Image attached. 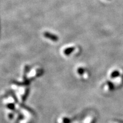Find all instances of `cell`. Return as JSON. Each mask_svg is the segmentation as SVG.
Listing matches in <instances>:
<instances>
[{"instance_id": "1", "label": "cell", "mask_w": 123, "mask_h": 123, "mask_svg": "<svg viewBox=\"0 0 123 123\" xmlns=\"http://www.w3.org/2000/svg\"><path fill=\"white\" fill-rule=\"evenodd\" d=\"M43 36L45 38H47V39L51 40V41H53V42H57L58 40H59V38H58L57 35L51 33L49 31L44 32Z\"/></svg>"}, {"instance_id": "2", "label": "cell", "mask_w": 123, "mask_h": 123, "mask_svg": "<svg viewBox=\"0 0 123 123\" xmlns=\"http://www.w3.org/2000/svg\"><path fill=\"white\" fill-rule=\"evenodd\" d=\"M75 50V47H68V48L66 49L64 51V53L66 55H69L70 54H71Z\"/></svg>"}, {"instance_id": "3", "label": "cell", "mask_w": 123, "mask_h": 123, "mask_svg": "<svg viewBox=\"0 0 123 123\" xmlns=\"http://www.w3.org/2000/svg\"><path fill=\"white\" fill-rule=\"evenodd\" d=\"M0 31H1V24H0Z\"/></svg>"}]
</instances>
